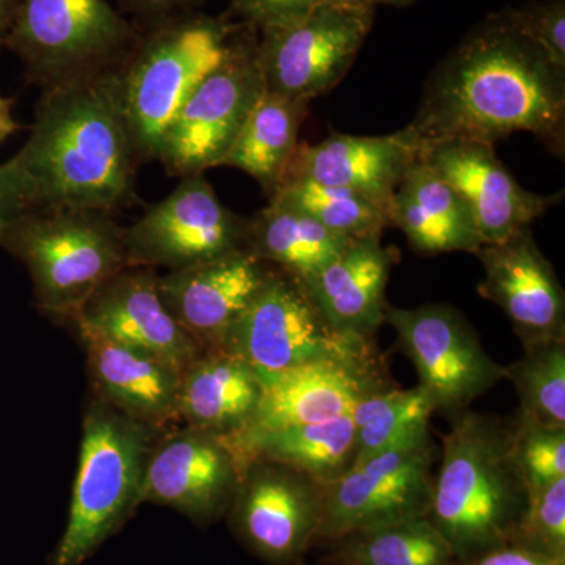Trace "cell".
<instances>
[{
	"instance_id": "3957f363",
	"label": "cell",
	"mask_w": 565,
	"mask_h": 565,
	"mask_svg": "<svg viewBox=\"0 0 565 565\" xmlns=\"http://www.w3.org/2000/svg\"><path fill=\"white\" fill-rule=\"evenodd\" d=\"M449 422L427 516L463 565L511 542L527 490L512 455V422L470 408Z\"/></svg>"
},
{
	"instance_id": "d6986e66",
	"label": "cell",
	"mask_w": 565,
	"mask_h": 565,
	"mask_svg": "<svg viewBox=\"0 0 565 565\" xmlns=\"http://www.w3.org/2000/svg\"><path fill=\"white\" fill-rule=\"evenodd\" d=\"M273 266L247 248L159 275V292L173 318L203 352L223 349Z\"/></svg>"
},
{
	"instance_id": "30bf717a",
	"label": "cell",
	"mask_w": 565,
	"mask_h": 565,
	"mask_svg": "<svg viewBox=\"0 0 565 565\" xmlns=\"http://www.w3.org/2000/svg\"><path fill=\"white\" fill-rule=\"evenodd\" d=\"M374 10L348 0L327 3L294 24L258 32L266 92L310 103L333 90L370 35Z\"/></svg>"
},
{
	"instance_id": "4316f807",
	"label": "cell",
	"mask_w": 565,
	"mask_h": 565,
	"mask_svg": "<svg viewBox=\"0 0 565 565\" xmlns=\"http://www.w3.org/2000/svg\"><path fill=\"white\" fill-rule=\"evenodd\" d=\"M310 103L264 93L222 166L247 173L267 193L285 177Z\"/></svg>"
},
{
	"instance_id": "d4e9b609",
	"label": "cell",
	"mask_w": 565,
	"mask_h": 565,
	"mask_svg": "<svg viewBox=\"0 0 565 565\" xmlns=\"http://www.w3.org/2000/svg\"><path fill=\"white\" fill-rule=\"evenodd\" d=\"M258 374L233 352H203L181 374L178 415L196 429L237 438L250 427L262 401Z\"/></svg>"
},
{
	"instance_id": "44dd1931",
	"label": "cell",
	"mask_w": 565,
	"mask_h": 565,
	"mask_svg": "<svg viewBox=\"0 0 565 565\" xmlns=\"http://www.w3.org/2000/svg\"><path fill=\"white\" fill-rule=\"evenodd\" d=\"M418 159L419 147L407 126L388 136L333 132L321 143H299L281 181L296 178L349 189L388 212L394 191Z\"/></svg>"
},
{
	"instance_id": "836d02e7",
	"label": "cell",
	"mask_w": 565,
	"mask_h": 565,
	"mask_svg": "<svg viewBox=\"0 0 565 565\" xmlns=\"http://www.w3.org/2000/svg\"><path fill=\"white\" fill-rule=\"evenodd\" d=\"M509 544L565 557V478L527 497L525 512Z\"/></svg>"
},
{
	"instance_id": "8fae6325",
	"label": "cell",
	"mask_w": 565,
	"mask_h": 565,
	"mask_svg": "<svg viewBox=\"0 0 565 565\" xmlns=\"http://www.w3.org/2000/svg\"><path fill=\"white\" fill-rule=\"evenodd\" d=\"M397 344L414 363L419 386L433 397L437 412L455 416L505 377L504 364L487 353L473 326L446 303L416 308L386 307Z\"/></svg>"
},
{
	"instance_id": "52a82bcc",
	"label": "cell",
	"mask_w": 565,
	"mask_h": 565,
	"mask_svg": "<svg viewBox=\"0 0 565 565\" xmlns=\"http://www.w3.org/2000/svg\"><path fill=\"white\" fill-rule=\"evenodd\" d=\"M223 349L243 359L259 379L316 362H384L374 338L337 329L302 282L275 267Z\"/></svg>"
},
{
	"instance_id": "d590c367",
	"label": "cell",
	"mask_w": 565,
	"mask_h": 565,
	"mask_svg": "<svg viewBox=\"0 0 565 565\" xmlns=\"http://www.w3.org/2000/svg\"><path fill=\"white\" fill-rule=\"evenodd\" d=\"M344 0H230V14L258 32L303 20L319 7ZM351 2V0H348Z\"/></svg>"
},
{
	"instance_id": "5b68a950",
	"label": "cell",
	"mask_w": 565,
	"mask_h": 565,
	"mask_svg": "<svg viewBox=\"0 0 565 565\" xmlns=\"http://www.w3.org/2000/svg\"><path fill=\"white\" fill-rule=\"evenodd\" d=\"M241 22L230 14H177L137 33L120 66L122 107L139 161H158L163 136L189 93L225 52Z\"/></svg>"
},
{
	"instance_id": "ba28073f",
	"label": "cell",
	"mask_w": 565,
	"mask_h": 565,
	"mask_svg": "<svg viewBox=\"0 0 565 565\" xmlns=\"http://www.w3.org/2000/svg\"><path fill=\"white\" fill-rule=\"evenodd\" d=\"M264 93L258 31L241 22L222 61L174 114L158 162L180 178L221 167Z\"/></svg>"
},
{
	"instance_id": "7c38bea8",
	"label": "cell",
	"mask_w": 565,
	"mask_h": 565,
	"mask_svg": "<svg viewBox=\"0 0 565 565\" xmlns=\"http://www.w3.org/2000/svg\"><path fill=\"white\" fill-rule=\"evenodd\" d=\"M438 459L440 448L427 434L353 465L326 486L318 541L429 515Z\"/></svg>"
},
{
	"instance_id": "ffe728a7",
	"label": "cell",
	"mask_w": 565,
	"mask_h": 565,
	"mask_svg": "<svg viewBox=\"0 0 565 565\" xmlns=\"http://www.w3.org/2000/svg\"><path fill=\"white\" fill-rule=\"evenodd\" d=\"M262 401L250 427L232 440L352 415L367 394L388 388L384 362H316L259 379Z\"/></svg>"
},
{
	"instance_id": "f35d334b",
	"label": "cell",
	"mask_w": 565,
	"mask_h": 565,
	"mask_svg": "<svg viewBox=\"0 0 565 565\" xmlns=\"http://www.w3.org/2000/svg\"><path fill=\"white\" fill-rule=\"evenodd\" d=\"M128 10L150 22L189 13L203 0H121Z\"/></svg>"
},
{
	"instance_id": "e575fe53",
	"label": "cell",
	"mask_w": 565,
	"mask_h": 565,
	"mask_svg": "<svg viewBox=\"0 0 565 565\" xmlns=\"http://www.w3.org/2000/svg\"><path fill=\"white\" fill-rule=\"evenodd\" d=\"M511 11L520 29L565 68V0H535Z\"/></svg>"
},
{
	"instance_id": "f1b7e54d",
	"label": "cell",
	"mask_w": 565,
	"mask_h": 565,
	"mask_svg": "<svg viewBox=\"0 0 565 565\" xmlns=\"http://www.w3.org/2000/svg\"><path fill=\"white\" fill-rule=\"evenodd\" d=\"M341 565H457L429 516L353 531L334 541Z\"/></svg>"
},
{
	"instance_id": "5bb4252c",
	"label": "cell",
	"mask_w": 565,
	"mask_h": 565,
	"mask_svg": "<svg viewBox=\"0 0 565 565\" xmlns=\"http://www.w3.org/2000/svg\"><path fill=\"white\" fill-rule=\"evenodd\" d=\"M247 218L218 200L204 174L181 178L162 202L125 226L128 266L180 270L245 248Z\"/></svg>"
},
{
	"instance_id": "9c48e42d",
	"label": "cell",
	"mask_w": 565,
	"mask_h": 565,
	"mask_svg": "<svg viewBox=\"0 0 565 565\" xmlns=\"http://www.w3.org/2000/svg\"><path fill=\"white\" fill-rule=\"evenodd\" d=\"M137 33L107 0H20L7 47L46 88L118 65Z\"/></svg>"
},
{
	"instance_id": "7402d4cb",
	"label": "cell",
	"mask_w": 565,
	"mask_h": 565,
	"mask_svg": "<svg viewBox=\"0 0 565 565\" xmlns=\"http://www.w3.org/2000/svg\"><path fill=\"white\" fill-rule=\"evenodd\" d=\"M77 333L96 399L156 430L180 419V371L132 345L84 330Z\"/></svg>"
},
{
	"instance_id": "cb8c5ba5",
	"label": "cell",
	"mask_w": 565,
	"mask_h": 565,
	"mask_svg": "<svg viewBox=\"0 0 565 565\" xmlns=\"http://www.w3.org/2000/svg\"><path fill=\"white\" fill-rule=\"evenodd\" d=\"M388 223L405 234L419 255L476 253L482 247L473 212L463 196L422 159L394 191Z\"/></svg>"
},
{
	"instance_id": "277c9868",
	"label": "cell",
	"mask_w": 565,
	"mask_h": 565,
	"mask_svg": "<svg viewBox=\"0 0 565 565\" xmlns=\"http://www.w3.org/2000/svg\"><path fill=\"white\" fill-rule=\"evenodd\" d=\"M159 434L93 397L82 422L68 522L47 565H84L129 522Z\"/></svg>"
},
{
	"instance_id": "ac0fdd59",
	"label": "cell",
	"mask_w": 565,
	"mask_h": 565,
	"mask_svg": "<svg viewBox=\"0 0 565 565\" xmlns=\"http://www.w3.org/2000/svg\"><path fill=\"white\" fill-rule=\"evenodd\" d=\"M419 159L463 196L482 245L508 239L563 199V193L526 191L498 159L494 145L484 141H440L424 148Z\"/></svg>"
},
{
	"instance_id": "8d00e7d4",
	"label": "cell",
	"mask_w": 565,
	"mask_h": 565,
	"mask_svg": "<svg viewBox=\"0 0 565 565\" xmlns=\"http://www.w3.org/2000/svg\"><path fill=\"white\" fill-rule=\"evenodd\" d=\"M463 565H565V557L546 556L523 546L505 544Z\"/></svg>"
},
{
	"instance_id": "603a6c76",
	"label": "cell",
	"mask_w": 565,
	"mask_h": 565,
	"mask_svg": "<svg viewBox=\"0 0 565 565\" xmlns=\"http://www.w3.org/2000/svg\"><path fill=\"white\" fill-rule=\"evenodd\" d=\"M382 234L353 239L321 273L302 282L322 315L343 332L374 338L385 323L386 285L397 250Z\"/></svg>"
},
{
	"instance_id": "484cf974",
	"label": "cell",
	"mask_w": 565,
	"mask_h": 565,
	"mask_svg": "<svg viewBox=\"0 0 565 565\" xmlns=\"http://www.w3.org/2000/svg\"><path fill=\"white\" fill-rule=\"evenodd\" d=\"M352 241L330 232L302 212L269 203L247 218L245 248L282 274L307 282Z\"/></svg>"
},
{
	"instance_id": "74e56055",
	"label": "cell",
	"mask_w": 565,
	"mask_h": 565,
	"mask_svg": "<svg viewBox=\"0 0 565 565\" xmlns=\"http://www.w3.org/2000/svg\"><path fill=\"white\" fill-rule=\"evenodd\" d=\"M25 212L31 211L22 196L9 161L0 163V239L11 222L17 221Z\"/></svg>"
},
{
	"instance_id": "7a4b0ae2",
	"label": "cell",
	"mask_w": 565,
	"mask_h": 565,
	"mask_svg": "<svg viewBox=\"0 0 565 565\" xmlns=\"http://www.w3.org/2000/svg\"><path fill=\"white\" fill-rule=\"evenodd\" d=\"M120 63L41 88L31 136L9 159L29 211L115 214L136 203L140 161L122 107Z\"/></svg>"
},
{
	"instance_id": "4dcf8cb0",
	"label": "cell",
	"mask_w": 565,
	"mask_h": 565,
	"mask_svg": "<svg viewBox=\"0 0 565 565\" xmlns=\"http://www.w3.org/2000/svg\"><path fill=\"white\" fill-rule=\"evenodd\" d=\"M269 203L302 212L349 239L384 233L390 226L385 207L362 193L308 180H282L270 193Z\"/></svg>"
},
{
	"instance_id": "e0dca14e",
	"label": "cell",
	"mask_w": 565,
	"mask_h": 565,
	"mask_svg": "<svg viewBox=\"0 0 565 565\" xmlns=\"http://www.w3.org/2000/svg\"><path fill=\"white\" fill-rule=\"evenodd\" d=\"M71 322L77 330L151 353L181 374L203 353L163 303L159 274L151 267H125L93 294Z\"/></svg>"
},
{
	"instance_id": "1f68e13d",
	"label": "cell",
	"mask_w": 565,
	"mask_h": 565,
	"mask_svg": "<svg viewBox=\"0 0 565 565\" xmlns=\"http://www.w3.org/2000/svg\"><path fill=\"white\" fill-rule=\"evenodd\" d=\"M522 359L505 367L519 414L553 429H565V341L523 345Z\"/></svg>"
},
{
	"instance_id": "60d3db41",
	"label": "cell",
	"mask_w": 565,
	"mask_h": 565,
	"mask_svg": "<svg viewBox=\"0 0 565 565\" xmlns=\"http://www.w3.org/2000/svg\"><path fill=\"white\" fill-rule=\"evenodd\" d=\"M13 99L0 96V143L20 129L13 117Z\"/></svg>"
},
{
	"instance_id": "7bdbcfd3",
	"label": "cell",
	"mask_w": 565,
	"mask_h": 565,
	"mask_svg": "<svg viewBox=\"0 0 565 565\" xmlns=\"http://www.w3.org/2000/svg\"><path fill=\"white\" fill-rule=\"evenodd\" d=\"M296 565H307V564H303V561H300V563H297Z\"/></svg>"
},
{
	"instance_id": "b9f144b4",
	"label": "cell",
	"mask_w": 565,
	"mask_h": 565,
	"mask_svg": "<svg viewBox=\"0 0 565 565\" xmlns=\"http://www.w3.org/2000/svg\"><path fill=\"white\" fill-rule=\"evenodd\" d=\"M351 2L364 3V6H393V7H407L414 3L415 0H351Z\"/></svg>"
},
{
	"instance_id": "4fadbf2b",
	"label": "cell",
	"mask_w": 565,
	"mask_h": 565,
	"mask_svg": "<svg viewBox=\"0 0 565 565\" xmlns=\"http://www.w3.org/2000/svg\"><path fill=\"white\" fill-rule=\"evenodd\" d=\"M326 486L289 465L250 457L232 508L233 534L267 565H296L318 541Z\"/></svg>"
},
{
	"instance_id": "f546056e",
	"label": "cell",
	"mask_w": 565,
	"mask_h": 565,
	"mask_svg": "<svg viewBox=\"0 0 565 565\" xmlns=\"http://www.w3.org/2000/svg\"><path fill=\"white\" fill-rule=\"evenodd\" d=\"M435 412L433 397L419 385L408 390L388 386L367 394L352 412L356 434L353 465L430 434Z\"/></svg>"
},
{
	"instance_id": "8992f818",
	"label": "cell",
	"mask_w": 565,
	"mask_h": 565,
	"mask_svg": "<svg viewBox=\"0 0 565 565\" xmlns=\"http://www.w3.org/2000/svg\"><path fill=\"white\" fill-rule=\"evenodd\" d=\"M122 234L109 212L32 211L11 222L0 247L24 264L39 310L73 321L104 282L129 267Z\"/></svg>"
},
{
	"instance_id": "6da1fadb",
	"label": "cell",
	"mask_w": 565,
	"mask_h": 565,
	"mask_svg": "<svg viewBox=\"0 0 565 565\" xmlns=\"http://www.w3.org/2000/svg\"><path fill=\"white\" fill-rule=\"evenodd\" d=\"M419 147L446 140L494 145L530 132L565 152V68L516 24L511 9L489 14L438 63L407 125Z\"/></svg>"
},
{
	"instance_id": "d6a6232c",
	"label": "cell",
	"mask_w": 565,
	"mask_h": 565,
	"mask_svg": "<svg viewBox=\"0 0 565 565\" xmlns=\"http://www.w3.org/2000/svg\"><path fill=\"white\" fill-rule=\"evenodd\" d=\"M512 455L527 497L565 478V429H553L516 414L512 422Z\"/></svg>"
},
{
	"instance_id": "2e32d148",
	"label": "cell",
	"mask_w": 565,
	"mask_h": 565,
	"mask_svg": "<svg viewBox=\"0 0 565 565\" xmlns=\"http://www.w3.org/2000/svg\"><path fill=\"white\" fill-rule=\"evenodd\" d=\"M475 255L484 270L478 292L504 311L522 345L565 341L564 288L531 225Z\"/></svg>"
},
{
	"instance_id": "ab89813d",
	"label": "cell",
	"mask_w": 565,
	"mask_h": 565,
	"mask_svg": "<svg viewBox=\"0 0 565 565\" xmlns=\"http://www.w3.org/2000/svg\"><path fill=\"white\" fill-rule=\"evenodd\" d=\"M20 0H0V51L7 47Z\"/></svg>"
},
{
	"instance_id": "83f0119b",
	"label": "cell",
	"mask_w": 565,
	"mask_h": 565,
	"mask_svg": "<svg viewBox=\"0 0 565 565\" xmlns=\"http://www.w3.org/2000/svg\"><path fill=\"white\" fill-rule=\"evenodd\" d=\"M233 441L248 457H266L289 465L323 486L341 478L352 468L356 457L352 415L285 427Z\"/></svg>"
},
{
	"instance_id": "9a60e30c",
	"label": "cell",
	"mask_w": 565,
	"mask_h": 565,
	"mask_svg": "<svg viewBox=\"0 0 565 565\" xmlns=\"http://www.w3.org/2000/svg\"><path fill=\"white\" fill-rule=\"evenodd\" d=\"M250 457L232 438L185 426L159 435L145 473L141 503L163 505L196 525L228 514Z\"/></svg>"
}]
</instances>
